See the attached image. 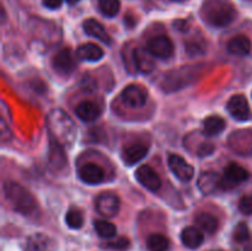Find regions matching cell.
I'll return each instance as SVG.
<instances>
[{
  "label": "cell",
  "mask_w": 252,
  "mask_h": 251,
  "mask_svg": "<svg viewBox=\"0 0 252 251\" xmlns=\"http://www.w3.org/2000/svg\"><path fill=\"white\" fill-rule=\"evenodd\" d=\"M221 177L216 171H206L199 176L198 187L202 193L211 194L220 187Z\"/></svg>",
  "instance_id": "obj_17"
},
{
  "label": "cell",
  "mask_w": 252,
  "mask_h": 251,
  "mask_svg": "<svg viewBox=\"0 0 252 251\" xmlns=\"http://www.w3.org/2000/svg\"><path fill=\"white\" fill-rule=\"evenodd\" d=\"M76 57L80 61L97 62L103 57V51L97 44L85 43L79 47L78 51H76Z\"/></svg>",
  "instance_id": "obj_22"
},
{
  "label": "cell",
  "mask_w": 252,
  "mask_h": 251,
  "mask_svg": "<svg viewBox=\"0 0 252 251\" xmlns=\"http://www.w3.org/2000/svg\"><path fill=\"white\" fill-rule=\"evenodd\" d=\"M149 152V145L145 143L137 142L127 145L122 152V159L127 165H134L145 157Z\"/></svg>",
  "instance_id": "obj_14"
},
{
  "label": "cell",
  "mask_w": 252,
  "mask_h": 251,
  "mask_svg": "<svg viewBox=\"0 0 252 251\" xmlns=\"http://www.w3.org/2000/svg\"><path fill=\"white\" fill-rule=\"evenodd\" d=\"M65 1L68 2L69 5H75L76 2H79V1H80V0H65Z\"/></svg>",
  "instance_id": "obj_35"
},
{
  "label": "cell",
  "mask_w": 252,
  "mask_h": 251,
  "mask_svg": "<svg viewBox=\"0 0 252 251\" xmlns=\"http://www.w3.org/2000/svg\"><path fill=\"white\" fill-rule=\"evenodd\" d=\"M4 194L10 207L24 216H32L38 208L36 198L32 196L31 192L17 182H5Z\"/></svg>",
  "instance_id": "obj_2"
},
{
  "label": "cell",
  "mask_w": 252,
  "mask_h": 251,
  "mask_svg": "<svg viewBox=\"0 0 252 251\" xmlns=\"http://www.w3.org/2000/svg\"><path fill=\"white\" fill-rule=\"evenodd\" d=\"M149 251H167L170 249V240L162 234H152L147 240Z\"/></svg>",
  "instance_id": "obj_25"
},
{
  "label": "cell",
  "mask_w": 252,
  "mask_h": 251,
  "mask_svg": "<svg viewBox=\"0 0 252 251\" xmlns=\"http://www.w3.org/2000/svg\"><path fill=\"white\" fill-rule=\"evenodd\" d=\"M49 135L52 139L61 143L63 147H70L76 137L74 121L63 110H53L47 118Z\"/></svg>",
  "instance_id": "obj_1"
},
{
  "label": "cell",
  "mask_w": 252,
  "mask_h": 251,
  "mask_svg": "<svg viewBox=\"0 0 252 251\" xmlns=\"http://www.w3.org/2000/svg\"><path fill=\"white\" fill-rule=\"evenodd\" d=\"M95 230L101 238L103 239H111L116 235L117 233V229L113 225L112 223H110L108 220H96L95 221Z\"/></svg>",
  "instance_id": "obj_26"
},
{
  "label": "cell",
  "mask_w": 252,
  "mask_h": 251,
  "mask_svg": "<svg viewBox=\"0 0 252 251\" xmlns=\"http://www.w3.org/2000/svg\"><path fill=\"white\" fill-rule=\"evenodd\" d=\"M105 246L108 249H112V250L125 251L130 246V241L129 239L125 238V236H120V238L115 239V240H110Z\"/></svg>",
  "instance_id": "obj_30"
},
{
  "label": "cell",
  "mask_w": 252,
  "mask_h": 251,
  "mask_svg": "<svg viewBox=\"0 0 252 251\" xmlns=\"http://www.w3.org/2000/svg\"><path fill=\"white\" fill-rule=\"evenodd\" d=\"M121 100L126 106L130 108L143 107L148 101V93L142 85L132 84L122 91Z\"/></svg>",
  "instance_id": "obj_6"
},
{
  "label": "cell",
  "mask_w": 252,
  "mask_h": 251,
  "mask_svg": "<svg viewBox=\"0 0 252 251\" xmlns=\"http://www.w3.org/2000/svg\"><path fill=\"white\" fill-rule=\"evenodd\" d=\"M43 1V4L46 5L48 9H58V7L62 6V2H63V0H42Z\"/></svg>",
  "instance_id": "obj_34"
},
{
  "label": "cell",
  "mask_w": 252,
  "mask_h": 251,
  "mask_svg": "<svg viewBox=\"0 0 252 251\" xmlns=\"http://www.w3.org/2000/svg\"><path fill=\"white\" fill-rule=\"evenodd\" d=\"M48 161L52 169L54 171H62L65 169L68 164L64 147L54 139H49V152H48Z\"/></svg>",
  "instance_id": "obj_12"
},
{
  "label": "cell",
  "mask_w": 252,
  "mask_h": 251,
  "mask_svg": "<svg viewBox=\"0 0 252 251\" xmlns=\"http://www.w3.org/2000/svg\"><path fill=\"white\" fill-rule=\"evenodd\" d=\"M98 6L105 16L113 17L120 11L121 2L120 0H98Z\"/></svg>",
  "instance_id": "obj_28"
},
{
  "label": "cell",
  "mask_w": 252,
  "mask_h": 251,
  "mask_svg": "<svg viewBox=\"0 0 252 251\" xmlns=\"http://www.w3.org/2000/svg\"><path fill=\"white\" fill-rule=\"evenodd\" d=\"M56 248V241L46 234L41 233L29 236L25 244V251H54Z\"/></svg>",
  "instance_id": "obj_13"
},
{
  "label": "cell",
  "mask_w": 252,
  "mask_h": 251,
  "mask_svg": "<svg viewBox=\"0 0 252 251\" xmlns=\"http://www.w3.org/2000/svg\"><path fill=\"white\" fill-rule=\"evenodd\" d=\"M239 209L241 213L246 214V216H251L252 214V194H246V196L241 197L239 201Z\"/></svg>",
  "instance_id": "obj_31"
},
{
  "label": "cell",
  "mask_w": 252,
  "mask_h": 251,
  "mask_svg": "<svg viewBox=\"0 0 252 251\" xmlns=\"http://www.w3.org/2000/svg\"><path fill=\"white\" fill-rule=\"evenodd\" d=\"M219 251H220V250H219Z\"/></svg>",
  "instance_id": "obj_38"
},
{
  "label": "cell",
  "mask_w": 252,
  "mask_h": 251,
  "mask_svg": "<svg viewBox=\"0 0 252 251\" xmlns=\"http://www.w3.org/2000/svg\"><path fill=\"white\" fill-rule=\"evenodd\" d=\"M245 251H252V244H251V245H249L248 248H246Z\"/></svg>",
  "instance_id": "obj_36"
},
{
  "label": "cell",
  "mask_w": 252,
  "mask_h": 251,
  "mask_svg": "<svg viewBox=\"0 0 252 251\" xmlns=\"http://www.w3.org/2000/svg\"><path fill=\"white\" fill-rule=\"evenodd\" d=\"M204 51H206V47H204V44L201 43V42L193 41L186 43V52L189 54H191V56L204 53Z\"/></svg>",
  "instance_id": "obj_32"
},
{
  "label": "cell",
  "mask_w": 252,
  "mask_h": 251,
  "mask_svg": "<svg viewBox=\"0 0 252 251\" xmlns=\"http://www.w3.org/2000/svg\"><path fill=\"white\" fill-rule=\"evenodd\" d=\"M194 221H196V224L202 229V230H204L208 234H214L219 228L218 219H217L213 214L207 213V212L199 213L198 216L196 217V219H194Z\"/></svg>",
  "instance_id": "obj_23"
},
{
  "label": "cell",
  "mask_w": 252,
  "mask_h": 251,
  "mask_svg": "<svg viewBox=\"0 0 252 251\" xmlns=\"http://www.w3.org/2000/svg\"><path fill=\"white\" fill-rule=\"evenodd\" d=\"M172 1H177V2H180V1H185V0H172Z\"/></svg>",
  "instance_id": "obj_37"
},
{
  "label": "cell",
  "mask_w": 252,
  "mask_h": 251,
  "mask_svg": "<svg viewBox=\"0 0 252 251\" xmlns=\"http://www.w3.org/2000/svg\"><path fill=\"white\" fill-rule=\"evenodd\" d=\"M76 116L85 122H93L101 116V108L94 101L84 100L75 108Z\"/></svg>",
  "instance_id": "obj_16"
},
{
  "label": "cell",
  "mask_w": 252,
  "mask_h": 251,
  "mask_svg": "<svg viewBox=\"0 0 252 251\" xmlns=\"http://www.w3.org/2000/svg\"><path fill=\"white\" fill-rule=\"evenodd\" d=\"M225 121L220 116H209L203 122L204 132L208 135H218L225 129Z\"/></svg>",
  "instance_id": "obj_24"
},
{
  "label": "cell",
  "mask_w": 252,
  "mask_h": 251,
  "mask_svg": "<svg viewBox=\"0 0 252 251\" xmlns=\"http://www.w3.org/2000/svg\"><path fill=\"white\" fill-rule=\"evenodd\" d=\"M152 54L147 49L135 48L133 52V61L138 71L140 73H150L154 69V62L152 59Z\"/></svg>",
  "instance_id": "obj_20"
},
{
  "label": "cell",
  "mask_w": 252,
  "mask_h": 251,
  "mask_svg": "<svg viewBox=\"0 0 252 251\" xmlns=\"http://www.w3.org/2000/svg\"><path fill=\"white\" fill-rule=\"evenodd\" d=\"M228 51L234 56L243 57L250 53L251 51V41L245 34H238L234 36L228 42Z\"/></svg>",
  "instance_id": "obj_21"
},
{
  "label": "cell",
  "mask_w": 252,
  "mask_h": 251,
  "mask_svg": "<svg viewBox=\"0 0 252 251\" xmlns=\"http://www.w3.org/2000/svg\"><path fill=\"white\" fill-rule=\"evenodd\" d=\"M202 16L213 27H225L235 20L236 11L228 0H206L202 7Z\"/></svg>",
  "instance_id": "obj_3"
},
{
  "label": "cell",
  "mask_w": 252,
  "mask_h": 251,
  "mask_svg": "<svg viewBox=\"0 0 252 251\" xmlns=\"http://www.w3.org/2000/svg\"><path fill=\"white\" fill-rule=\"evenodd\" d=\"M66 225L71 229H80L84 224V214L80 209L71 208L69 209L65 216Z\"/></svg>",
  "instance_id": "obj_27"
},
{
  "label": "cell",
  "mask_w": 252,
  "mask_h": 251,
  "mask_svg": "<svg viewBox=\"0 0 252 251\" xmlns=\"http://www.w3.org/2000/svg\"><path fill=\"white\" fill-rule=\"evenodd\" d=\"M181 240L186 248L189 249H197L203 244L204 236L203 233L196 226H187L182 230Z\"/></svg>",
  "instance_id": "obj_19"
},
{
  "label": "cell",
  "mask_w": 252,
  "mask_h": 251,
  "mask_svg": "<svg viewBox=\"0 0 252 251\" xmlns=\"http://www.w3.org/2000/svg\"><path fill=\"white\" fill-rule=\"evenodd\" d=\"M249 239H250V231H249L248 224L241 221L234 230V240L238 243H245Z\"/></svg>",
  "instance_id": "obj_29"
},
{
  "label": "cell",
  "mask_w": 252,
  "mask_h": 251,
  "mask_svg": "<svg viewBox=\"0 0 252 251\" xmlns=\"http://www.w3.org/2000/svg\"><path fill=\"white\" fill-rule=\"evenodd\" d=\"M135 176H137L138 181L142 184V186H144L149 191L158 192L161 187V179H160L159 174L149 165H142L137 170Z\"/></svg>",
  "instance_id": "obj_10"
},
{
  "label": "cell",
  "mask_w": 252,
  "mask_h": 251,
  "mask_svg": "<svg viewBox=\"0 0 252 251\" xmlns=\"http://www.w3.org/2000/svg\"><path fill=\"white\" fill-rule=\"evenodd\" d=\"M147 51L157 58L169 59L174 54V43L167 36L160 34L152 37L147 42Z\"/></svg>",
  "instance_id": "obj_5"
},
{
  "label": "cell",
  "mask_w": 252,
  "mask_h": 251,
  "mask_svg": "<svg viewBox=\"0 0 252 251\" xmlns=\"http://www.w3.org/2000/svg\"><path fill=\"white\" fill-rule=\"evenodd\" d=\"M96 209L103 217H116L120 212V198L113 193L100 194L96 201Z\"/></svg>",
  "instance_id": "obj_11"
},
{
  "label": "cell",
  "mask_w": 252,
  "mask_h": 251,
  "mask_svg": "<svg viewBox=\"0 0 252 251\" xmlns=\"http://www.w3.org/2000/svg\"><path fill=\"white\" fill-rule=\"evenodd\" d=\"M52 65L57 73L62 74V75H69L75 70L76 58L71 49H61L58 53L54 54L53 59H52Z\"/></svg>",
  "instance_id": "obj_7"
},
{
  "label": "cell",
  "mask_w": 252,
  "mask_h": 251,
  "mask_svg": "<svg viewBox=\"0 0 252 251\" xmlns=\"http://www.w3.org/2000/svg\"><path fill=\"white\" fill-rule=\"evenodd\" d=\"M250 174L246 169H244L241 165L236 162H230L224 170V175L221 177L220 187L223 189H230L233 187L238 186L241 182L246 181Z\"/></svg>",
  "instance_id": "obj_4"
},
{
  "label": "cell",
  "mask_w": 252,
  "mask_h": 251,
  "mask_svg": "<svg viewBox=\"0 0 252 251\" xmlns=\"http://www.w3.org/2000/svg\"><path fill=\"white\" fill-rule=\"evenodd\" d=\"M213 152H214V145L212 144V143H203L202 145H199L198 150H197V153H198V155L201 157H208V155L213 154Z\"/></svg>",
  "instance_id": "obj_33"
},
{
  "label": "cell",
  "mask_w": 252,
  "mask_h": 251,
  "mask_svg": "<svg viewBox=\"0 0 252 251\" xmlns=\"http://www.w3.org/2000/svg\"><path fill=\"white\" fill-rule=\"evenodd\" d=\"M83 27L85 33L89 34V36L100 39L101 42H103V43L106 44L112 43V39H111V37L108 36V33L106 32L105 27H103L100 22L96 21L95 19L85 20L83 24Z\"/></svg>",
  "instance_id": "obj_18"
},
{
  "label": "cell",
  "mask_w": 252,
  "mask_h": 251,
  "mask_svg": "<svg viewBox=\"0 0 252 251\" xmlns=\"http://www.w3.org/2000/svg\"><path fill=\"white\" fill-rule=\"evenodd\" d=\"M226 108H228V112L230 113L231 117L235 118V120L241 121V122L251 120V108L244 95L231 96L226 103Z\"/></svg>",
  "instance_id": "obj_8"
},
{
  "label": "cell",
  "mask_w": 252,
  "mask_h": 251,
  "mask_svg": "<svg viewBox=\"0 0 252 251\" xmlns=\"http://www.w3.org/2000/svg\"><path fill=\"white\" fill-rule=\"evenodd\" d=\"M169 166L172 174L181 181L187 182L192 180L194 175V169L191 164L186 161L182 157L172 154L169 157Z\"/></svg>",
  "instance_id": "obj_9"
},
{
  "label": "cell",
  "mask_w": 252,
  "mask_h": 251,
  "mask_svg": "<svg viewBox=\"0 0 252 251\" xmlns=\"http://www.w3.org/2000/svg\"><path fill=\"white\" fill-rule=\"evenodd\" d=\"M79 177L85 184L97 185L103 181V179H105V172H103L102 167L98 166L97 164L89 162V164L83 165L80 167V170H79Z\"/></svg>",
  "instance_id": "obj_15"
}]
</instances>
